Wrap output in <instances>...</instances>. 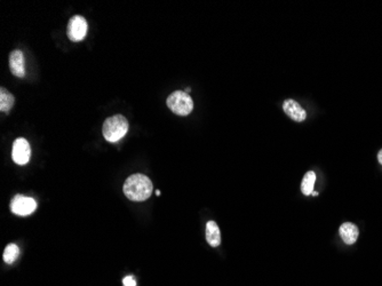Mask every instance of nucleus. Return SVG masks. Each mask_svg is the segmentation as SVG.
<instances>
[{"mask_svg":"<svg viewBox=\"0 0 382 286\" xmlns=\"http://www.w3.org/2000/svg\"><path fill=\"white\" fill-rule=\"evenodd\" d=\"M152 182L143 174H133L124 183V194L133 202H144L152 194Z\"/></svg>","mask_w":382,"mask_h":286,"instance_id":"obj_1","label":"nucleus"},{"mask_svg":"<svg viewBox=\"0 0 382 286\" xmlns=\"http://www.w3.org/2000/svg\"><path fill=\"white\" fill-rule=\"evenodd\" d=\"M128 131V122L127 119L122 115H116L112 117L105 119L102 127L104 138L108 142L114 143L126 135Z\"/></svg>","mask_w":382,"mask_h":286,"instance_id":"obj_2","label":"nucleus"},{"mask_svg":"<svg viewBox=\"0 0 382 286\" xmlns=\"http://www.w3.org/2000/svg\"><path fill=\"white\" fill-rule=\"evenodd\" d=\"M166 104L172 113L177 116H188L194 110L193 99L183 91L173 92L167 97Z\"/></svg>","mask_w":382,"mask_h":286,"instance_id":"obj_3","label":"nucleus"},{"mask_svg":"<svg viewBox=\"0 0 382 286\" xmlns=\"http://www.w3.org/2000/svg\"><path fill=\"white\" fill-rule=\"evenodd\" d=\"M87 30L88 25L85 17L75 15L70 19L66 33H68V37L71 42H82L86 37Z\"/></svg>","mask_w":382,"mask_h":286,"instance_id":"obj_4","label":"nucleus"},{"mask_svg":"<svg viewBox=\"0 0 382 286\" xmlns=\"http://www.w3.org/2000/svg\"><path fill=\"white\" fill-rule=\"evenodd\" d=\"M35 208H37V203H35V200L31 197H26V196L17 195L13 198L11 203L12 212L16 214V216H30L31 213H33L35 211Z\"/></svg>","mask_w":382,"mask_h":286,"instance_id":"obj_5","label":"nucleus"},{"mask_svg":"<svg viewBox=\"0 0 382 286\" xmlns=\"http://www.w3.org/2000/svg\"><path fill=\"white\" fill-rule=\"evenodd\" d=\"M31 156V149L29 142L23 137L16 138L13 143L12 157L17 165H25L29 163Z\"/></svg>","mask_w":382,"mask_h":286,"instance_id":"obj_6","label":"nucleus"},{"mask_svg":"<svg viewBox=\"0 0 382 286\" xmlns=\"http://www.w3.org/2000/svg\"><path fill=\"white\" fill-rule=\"evenodd\" d=\"M283 109H284V113H285L288 117L293 120H295V122L297 123L303 122V120L307 118V113H305L304 109L302 108V106L297 103L296 101L292 99L284 101Z\"/></svg>","mask_w":382,"mask_h":286,"instance_id":"obj_7","label":"nucleus"},{"mask_svg":"<svg viewBox=\"0 0 382 286\" xmlns=\"http://www.w3.org/2000/svg\"><path fill=\"white\" fill-rule=\"evenodd\" d=\"M10 69L15 77L23 78L25 76V60L20 50L13 51L10 54Z\"/></svg>","mask_w":382,"mask_h":286,"instance_id":"obj_8","label":"nucleus"},{"mask_svg":"<svg viewBox=\"0 0 382 286\" xmlns=\"http://www.w3.org/2000/svg\"><path fill=\"white\" fill-rule=\"evenodd\" d=\"M340 236L343 242L347 245H353L356 243V240L358 238L359 231L356 225H354L352 222H346L342 223L340 229Z\"/></svg>","mask_w":382,"mask_h":286,"instance_id":"obj_9","label":"nucleus"},{"mask_svg":"<svg viewBox=\"0 0 382 286\" xmlns=\"http://www.w3.org/2000/svg\"><path fill=\"white\" fill-rule=\"evenodd\" d=\"M206 240L212 247H217L221 244L220 228L214 221H208L206 223Z\"/></svg>","mask_w":382,"mask_h":286,"instance_id":"obj_10","label":"nucleus"},{"mask_svg":"<svg viewBox=\"0 0 382 286\" xmlns=\"http://www.w3.org/2000/svg\"><path fill=\"white\" fill-rule=\"evenodd\" d=\"M15 103L14 96L6 88H0V111L2 113H10L13 105Z\"/></svg>","mask_w":382,"mask_h":286,"instance_id":"obj_11","label":"nucleus"},{"mask_svg":"<svg viewBox=\"0 0 382 286\" xmlns=\"http://www.w3.org/2000/svg\"><path fill=\"white\" fill-rule=\"evenodd\" d=\"M315 182H316V174H315V172L309 171L305 173V175L303 176V180H302V183H301L302 194H303L304 196L312 195L314 191Z\"/></svg>","mask_w":382,"mask_h":286,"instance_id":"obj_12","label":"nucleus"},{"mask_svg":"<svg viewBox=\"0 0 382 286\" xmlns=\"http://www.w3.org/2000/svg\"><path fill=\"white\" fill-rule=\"evenodd\" d=\"M19 253L20 248L16 244H8L5 251H4V261H5L7 265H12V263L16 260L17 257H19Z\"/></svg>","mask_w":382,"mask_h":286,"instance_id":"obj_13","label":"nucleus"},{"mask_svg":"<svg viewBox=\"0 0 382 286\" xmlns=\"http://www.w3.org/2000/svg\"><path fill=\"white\" fill-rule=\"evenodd\" d=\"M123 283H124V286H136V281L134 279V277H132V276L125 277L123 280Z\"/></svg>","mask_w":382,"mask_h":286,"instance_id":"obj_14","label":"nucleus"},{"mask_svg":"<svg viewBox=\"0 0 382 286\" xmlns=\"http://www.w3.org/2000/svg\"><path fill=\"white\" fill-rule=\"evenodd\" d=\"M377 160H379V163L382 165V149L379 151V154H377Z\"/></svg>","mask_w":382,"mask_h":286,"instance_id":"obj_15","label":"nucleus"},{"mask_svg":"<svg viewBox=\"0 0 382 286\" xmlns=\"http://www.w3.org/2000/svg\"><path fill=\"white\" fill-rule=\"evenodd\" d=\"M184 92H185L186 94L190 93V92H191V88H189V87H188V88H185V91H184Z\"/></svg>","mask_w":382,"mask_h":286,"instance_id":"obj_16","label":"nucleus"},{"mask_svg":"<svg viewBox=\"0 0 382 286\" xmlns=\"http://www.w3.org/2000/svg\"><path fill=\"white\" fill-rule=\"evenodd\" d=\"M313 196H318V193H317V191H313V194H312Z\"/></svg>","mask_w":382,"mask_h":286,"instance_id":"obj_17","label":"nucleus"},{"mask_svg":"<svg viewBox=\"0 0 382 286\" xmlns=\"http://www.w3.org/2000/svg\"><path fill=\"white\" fill-rule=\"evenodd\" d=\"M156 195H157V196H159V195H161V191H159V190H157V191H156Z\"/></svg>","mask_w":382,"mask_h":286,"instance_id":"obj_18","label":"nucleus"}]
</instances>
